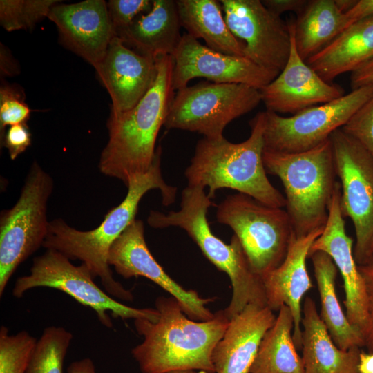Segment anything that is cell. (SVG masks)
<instances>
[{"mask_svg": "<svg viewBox=\"0 0 373 373\" xmlns=\"http://www.w3.org/2000/svg\"><path fill=\"white\" fill-rule=\"evenodd\" d=\"M358 371V373H373V352H360Z\"/></svg>", "mask_w": 373, "mask_h": 373, "instance_id": "b9f144b4", "label": "cell"}, {"mask_svg": "<svg viewBox=\"0 0 373 373\" xmlns=\"http://www.w3.org/2000/svg\"><path fill=\"white\" fill-rule=\"evenodd\" d=\"M182 27L194 38L202 39L211 49L244 57V44L229 30L220 1L177 0Z\"/></svg>", "mask_w": 373, "mask_h": 373, "instance_id": "484cf974", "label": "cell"}, {"mask_svg": "<svg viewBox=\"0 0 373 373\" xmlns=\"http://www.w3.org/2000/svg\"><path fill=\"white\" fill-rule=\"evenodd\" d=\"M372 96L373 85H368L290 117L265 111V149L298 153L313 149L345 125Z\"/></svg>", "mask_w": 373, "mask_h": 373, "instance_id": "8fae6325", "label": "cell"}, {"mask_svg": "<svg viewBox=\"0 0 373 373\" xmlns=\"http://www.w3.org/2000/svg\"><path fill=\"white\" fill-rule=\"evenodd\" d=\"M108 262L124 278L145 277L167 291L180 305L184 314L197 321L213 318L207 305L215 298H202L194 290H186L172 279L155 260L144 239V226L136 218L113 242Z\"/></svg>", "mask_w": 373, "mask_h": 373, "instance_id": "5bb4252c", "label": "cell"}, {"mask_svg": "<svg viewBox=\"0 0 373 373\" xmlns=\"http://www.w3.org/2000/svg\"><path fill=\"white\" fill-rule=\"evenodd\" d=\"M37 340L26 330L10 334L0 327V373H26Z\"/></svg>", "mask_w": 373, "mask_h": 373, "instance_id": "4dcf8cb0", "label": "cell"}, {"mask_svg": "<svg viewBox=\"0 0 373 373\" xmlns=\"http://www.w3.org/2000/svg\"><path fill=\"white\" fill-rule=\"evenodd\" d=\"M341 129L357 140L373 155V96Z\"/></svg>", "mask_w": 373, "mask_h": 373, "instance_id": "d6a6232c", "label": "cell"}, {"mask_svg": "<svg viewBox=\"0 0 373 373\" xmlns=\"http://www.w3.org/2000/svg\"><path fill=\"white\" fill-rule=\"evenodd\" d=\"M176 1L153 0L151 10L140 15L116 35L136 52L157 59L173 55L182 35Z\"/></svg>", "mask_w": 373, "mask_h": 373, "instance_id": "7402d4cb", "label": "cell"}, {"mask_svg": "<svg viewBox=\"0 0 373 373\" xmlns=\"http://www.w3.org/2000/svg\"><path fill=\"white\" fill-rule=\"evenodd\" d=\"M166 373H207V372L204 371H201V370H184L171 371Z\"/></svg>", "mask_w": 373, "mask_h": 373, "instance_id": "ee69618b", "label": "cell"}, {"mask_svg": "<svg viewBox=\"0 0 373 373\" xmlns=\"http://www.w3.org/2000/svg\"><path fill=\"white\" fill-rule=\"evenodd\" d=\"M249 125V137L240 143L224 137L200 140L185 170L188 186L208 187L211 200L217 190L227 188L266 205L283 208L285 198L270 182L263 163L265 112L258 113Z\"/></svg>", "mask_w": 373, "mask_h": 373, "instance_id": "277c9868", "label": "cell"}, {"mask_svg": "<svg viewBox=\"0 0 373 373\" xmlns=\"http://www.w3.org/2000/svg\"><path fill=\"white\" fill-rule=\"evenodd\" d=\"M338 8L343 12H347L356 3V0H335Z\"/></svg>", "mask_w": 373, "mask_h": 373, "instance_id": "7bdbcfd3", "label": "cell"}, {"mask_svg": "<svg viewBox=\"0 0 373 373\" xmlns=\"http://www.w3.org/2000/svg\"><path fill=\"white\" fill-rule=\"evenodd\" d=\"M371 15H373V0H358L350 10L345 12L347 27Z\"/></svg>", "mask_w": 373, "mask_h": 373, "instance_id": "74e56055", "label": "cell"}, {"mask_svg": "<svg viewBox=\"0 0 373 373\" xmlns=\"http://www.w3.org/2000/svg\"><path fill=\"white\" fill-rule=\"evenodd\" d=\"M353 240L345 231L341 209V184L337 181L321 234L312 243L309 257L316 251L328 254L340 272L345 291V315L350 323L364 333L368 321L365 281L354 256Z\"/></svg>", "mask_w": 373, "mask_h": 373, "instance_id": "e0dca14e", "label": "cell"}, {"mask_svg": "<svg viewBox=\"0 0 373 373\" xmlns=\"http://www.w3.org/2000/svg\"><path fill=\"white\" fill-rule=\"evenodd\" d=\"M262 159L267 173L283 183L286 211L296 236L324 228L337 182L330 137L302 152L264 149Z\"/></svg>", "mask_w": 373, "mask_h": 373, "instance_id": "8992f818", "label": "cell"}, {"mask_svg": "<svg viewBox=\"0 0 373 373\" xmlns=\"http://www.w3.org/2000/svg\"><path fill=\"white\" fill-rule=\"evenodd\" d=\"M112 102V113L131 110L142 99L157 75L156 59L140 55L115 36L95 69Z\"/></svg>", "mask_w": 373, "mask_h": 373, "instance_id": "d6986e66", "label": "cell"}, {"mask_svg": "<svg viewBox=\"0 0 373 373\" xmlns=\"http://www.w3.org/2000/svg\"><path fill=\"white\" fill-rule=\"evenodd\" d=\"M288 25L291 45L287 62L279 75L259 91L266 111L294 115L345 94L342 87L325 81L301 58L295 44L294 19Z\"/></svg>", "mask_w": 373, "mask_h": 373, "instance_id": "2e32d148", "label": "cell"}, {"mask_svg": "<svg viewBox=\"0 0 373 373\" xmlns=\"http://www.w3.org/2000/svg\"><path fill=\"white\" fill-rule=\"evenodd\" d=\"M216 219L231 228L254 272L262 278L283 262L296 235L286 210L240 193L217 206Z\"/></svg>", "mask_w": 373, "mask_h": 373, "instance_id": "52a82bcc", "label": "cell"}, {"mask_svg": "<svg viewBox=\"0 0 373 373\" xmlns=\"http://www.w3.org/2000/svg\"><path fill=\"white\" fill-rule=\"evenodd\" d=\"M67 373H97L93 361L84 358L72 362L67 368Z\"/></svg>", "mask_w": 373, "mask_h": 373, "instance_id": "60d3db41", "label": "cell"}, {"mask_svg": "<svg viewBox=\"0 0 373 373\" xmlns=\"http://www.w3.org/2000/svg\"><path fill=\"white\" fill-rule=\"evenodd\" d=\"M94 279L84 263L76 266L61 253L46 249L33 259L28 274L17 278L12 293L15 298H21L28 290L36 287L61 291L93 309L101 324L108 328L113 325L110 316L122 320L157 319L159 312L156 308L140 309L124 305L102 289Z\"/></svg>", "mask_w": 373, "mask_h": 373, "instance_id": "9c48e42d", "label": "cell"}, {"mask_svg": "<svg viewBox=\"0 0 373 373\" xmlns=\"http://www.w3.org/2000/svg\"><path fill=\"white\" fill-rule=\"evenodd\" d=\"M293 331L291 312L288 307L282 305L260 342L249 373H305Z\"/></svg>", "mask_w": 373, "mask_h": 373, "instance_id": "83f0119b", "label": "cell"}, {"mask_svg": "<svg viewBox=\"0 0 373 373\" xmlns=\"http://www.w3.org/2000/svg\"><path fill=\"white\" fill-rule=\"evenodd\" d=\"M276 317L267 306L250 304L230 318L212 352L215 373H249L260 342Z\"/></svg>", "mask_w": 373, "mask_h": 373, "instance_id": "44dd1931", "label": "cell"}, {"mask_svg": "<svg viewBox=\"0 0 373 373\" xmlns=\"http://www.w3.org/2000/svg\"><path fill=\"white\" fill-rule=\"evenodd\" d=\"M301 325L305 373H358L359 347L344 350L334 343L309 296L303 302Z\"/></svg>", "mask_w": 373, "mask_h": 373, "instance_id": "603a6c76", "label": "cell"}, {"mask_svg": "<svg viewBox=\"0 0 373 373\" xmlns=\"http://www.w3.org/2000/svg\"><path fill=\"white\" fill-rule=\"evenodd\" d=\"M324 228L293 238L287 256L276 269L262 276L267 306L278 311L288 307L294 318L293 339L298 350L302 349V300L313 287L306 267L310 247Z\"/></svg>", "mask_w": 373, "mask_h": 373, "instance_id": "ffe728a7", "label": "cell"}, {"mask_svg": "<svg viewBox=\"0 0 373 373\" xmlns=\"http://www.w3.org/2000/svg\"><path fill=\"white\" fill-rule=\"evenodd\" d=\"M31 137L27 124H19L8 128L1 142L7 149L10 158L14 160L31 145Z\"/></svg>", "mask_w": 373, "mask_h": 373, "instance_id": "e575fe53", "label": "cell"}, {"mask_svg": "<svg viewBox=\"0 0 373 373\" xmlns=\"http://www.w3.org/2000/svg\"><path fill=\"white\" fill-rule=\"evenodd\" d=\"M107 3L109 17L115 33L131 24L140 15L149 12L151 0H110Z\"/></svg>", "mask_w": 373, "mask_h": 373, "instance_id": "836d02e7", "label": "cell"}, {"mask_svg": "<svg viewBox=\"0 0 373 373\" xmlns=\"http://www.w3.org/2000/svg\"><path fill=\"white\" fill-rule=\"evenodd\" d=\"M350 83L352 90L373 85V60L351 73Z\"/></svg>", "mask_w": 373, "mask_h": 373, "instance_id": "f35d334b", "label": "cell"}, {"mask_svg": "<svg viewBox=\"0 0 373 373\" xmlns=\"http://www.w3.org/2000/svg\"><path fill=\"white\" fill-rule=\"evenodd\" d=\"M373 60V15L358 20L343 30L333 41L307 64L325 81L352 73Z\"/></svg>", "mask_w": 373, "mask_h": 373, "instance_id": "cb8c5ba5", "label": "cell"}, {"mask_svg": "<svg viewBox=\"0 0 373 373\" xmlns=\"http://www.w3.org/2000/svg\"><path fill=\"white\" fill-rule=\"evenodd\" d=\"M73 338L72 333L63 327H46L36 342L26 373H63Z\"/></svg>", "mask_w": 373, "mask_h": 373, "instance_id": "f1b7e54d", "label": "cell"}, {"mask_svg": "<svg viewBox=\"0 0 373 373\" xmlns=\"http://www.w3.org/2000/svg\"><path fill=\"white\" fill-rule=\"evenodd\" d=\"M30 109L25 102L23 90L14 85L1 84L0 88V135L1 140L6 126L26 124Z\"/></svg>", "mask_w": 373, "mask_h": 373, "instance_id": "1f68e13d", "label": "cell"}, {"mask_svg": "<svg viewBox=\"0 0 373 373\" xmlns=\"http://www.w3.org/2000/svg\"><path fill=\"white\" fill-rule=\"evenodd\" d=\"M54 187L51 176L32 163L15 205L0 216V297L17 267L43 247L48 232V199Z\"/></svg>", "mask_w": 373, "mask_h": 373, "instance_id": "ba28073f", "label": "cell"}, {"mask_svg": "<svg viewBox=\"0 0 373 373\" xmlns=\"http://www.w3.org/2000/svg\"><path fill=\"white\" fill-rule=\"evenodd\" d=\"M0 50V68L1 75L3 76H12L19 73L17 64L15 63L8 50L1 44Z\"/></svg>", "mask_w": 373, "mask_h": 373, "instance_id": "ab89813d", "label": "cell"}, {"mask_svg": "<svg viewBox=\"0 0 373 373\" xmlns=\"http://www.w3.org/2000/svg\"><path fill=\"white\" fill-rule=\"evenodd\" d=\"M160 164L161 148L159 146L149 171L130 180L125 198L107 213L97 228L81 231L69 226L61 218L50 221L43 247L57 251L70 260H80L88 267L95 278H99L108 294L115 299L132 301V292L114 278L108 256L113 242L135 219L139 203L147 192L159 189L165 206L175 202L177 188L164 181Z\"/></svg>", "mask_w": 373, "mask_h": 373, "instance_id": "6da1fadb", "label": "cell"}, {"mask_svg": "<svg viewBox=\"0 0 373 373\" xmlns=\"http://www.w3.org/2000/svg\"><path fill=\"white\" fill-rule=\"evenodd\" d=\"M294 21L296 48L305 61L347 28L345 13L338 8L335 0L307 1Z\"/></svg>", "mask_w": 373, "mask_h": 373, "instance_id": "4316f807", "label": "cell"}, {"mask_svg": "<svg viewBox=\"0 0 373 373\" xmlns=\"http://www.w3.org/2000/svg\"><path fill=\"white\" fill-rule=\"evenodd\" d=\"M172 57L174 90L187 86L195 77H204L214 83L242 84L260 90L279 75L245 57L215 51L188 33L182 35Z\"/></svg>", "mask_w": 373, "mask_h": 373, "instance_id": "9a60e30c", "label": "cell"}, {"mask_svg": "<svg viewBox=\"0 0 373 373\" xmlns=\"http://www.w3.org/2000/svg\"><path fill=\"white\" fill-rule=\"evenodd\" d=\"M59 0H1L0 24L8 32L32 29Z\"/></svg>", "mask_w": 373, "mask_h": 373, "instance_id": "f546056e", "label": "cell"}, {"mask_svg": "<svg viewBox=\"0 0 373 373\" xmlns=\"http://www.w3.org/2000/svg\"><path fill=\"white\" fill-rule=\"evenodd\" d=\"M306 0H263V5L273 14L280 17L285 12H294L297 15L307 4Z\"/></svg>", "mask_w": 373, "mask_h": 373, "instance_id": "8d00e7d4", "label": "cell"}, {"mask_svg": "<svg viewBox=\"0 0 373 373\" xmlns=\"http://www.w3.org/2000/svg\"><path fill=\"white\" fill-rule=\"evenodd\" d=\"M157 75L142 99L129 111L111 113L107 122L108 139L102 151L99 169L127 187L130 180L146 173L155 159L158 133L164 126L174 97L173 59H156Z\"/></svg>", "mask_w": 373, "mask_h": 373, "instance_id": "3957f363", "label": "cell"}, {"mask_svg": "<svg viewBox=\"0 0 373 373\" xmlns=\"http://www.w3.org/2000/svg\"><path fill=\"white\" fill-rule=\"evenodd\" d=\"M336 175L341 184V209L355 230L354 256L363 264L373 249V155L341 128L330 136Z\"/></svg>", "mask_w": 373, "mask_h": 373, "instance_id": "7c38bea8", "label": "cell"}, {"mask_svg": "<svg viewBox=\"0 0 373 373\" xmlns=\"http://www.w3.org/2000/svg\"><path fill=\"white\" fill-rule=\"evenodd\" d=\"M48 18L55 24L62 45L95 69L117 36L104 0L59 2L51 8Z\"/></svg>", "mask_w": 373, "mask_h": 373, "instance_id": "ac0fdd59", "label": "cell"}, {"mask_svg": "<svg viewBox=\"0 0 373 373\" xmlns=\"http://www.w3.org/2000/svg\"><path fill=\"white\" fill-rule=\"evenodd\" d=\"M358 269L365 281L368 303V321L363 334L365 346L368 352H373V249L367 260L358 265Z\"/></svg>", "mask_w": 373, "mask_h": 373, "instance_id": "d590c367", "label": "cell"}, {"mask_svg": "<svg viewBox=\"0 0 373 373\" xmlns=\"http://www.w3.org/2000/svg\"><path fill=\"white\" fill-rule=\"evenodd\" d=\"M159 316L155 321L135 319L142 342L131 354L142 373H166L194 370L215 373L211 354L222 337L230 319L224 310L214 313L209 321L189 318L178 301L170 296L155 300Z\"/></svg>", "mask_w": 373, "mask_h": 373, "instance_id": "7a4b0ae2", "label": "cell"}, {"mask_svg": "<svg viewBox=\"0 0 373 373\" xmlns=\"http://www.w3.org/2000/svg\"><path fill=\"white\" fill-rule=\"evenodd\" d=\"M309 257L321 300L319 314L333 341L344 350L364 346L363 333L350 323L338 301L336 291L338 269L332 259L323 251Z\"/></svg>", "mask_w": 373, "mask_h": 373, "instance_id": "d4e9b609", "label": "cell"}, {"mask_svg": "<svg viewBox=\"0 0 373 373\" xmlns=\"http://www.w3.org/2000/svg\"><path fill=\"white\" fill-rule=\"evenodd\" d=\"M213 204L204 188L187 185L182 192L179 210L151 211L147 222L153 228L184 229L204 256L228 275L233 293L224 312L230 319L248 305L267 306V300L262 278L254 272L238 237L233 234L231 242L226 244L212 233L207 215Z\"/></svg>", "mask_w": 373, "mask_h": 373, "instance_id": "5b68a950", "label": "cell"}, {"mask_svg": "<svg viewBox=\"0 0 373 373\" xmlns=\"http://www.w3.org/2000/svg\"><path fill=\"white\" fill-rule=\"evenodd\" d=\"M224 19L244 44V57L280 73L291 50L288 23L270 12L260 0H220Z\"/></svg>", "mask_w": 373, "mask_h": 373, "instance_id": "4fadbf2b", "label": "cell"}, {"mask_svg": "<svg viewBox=\"0 0 373 373\" xmlns=\"http://www.w3.org/2000/svg\"><path fill=\"white\" fill-rule=\"evenodd\" d=\"M260 102V91L254 87L202 82L177 90L164 126L220 139L231 122L254 109Z\"/></svg>", "mask_w": 373, "mask_h": 373, "instance_id": "30bf717a", "label": "cell"}]
</instances>
